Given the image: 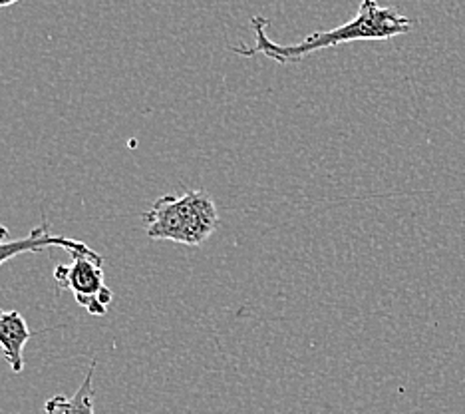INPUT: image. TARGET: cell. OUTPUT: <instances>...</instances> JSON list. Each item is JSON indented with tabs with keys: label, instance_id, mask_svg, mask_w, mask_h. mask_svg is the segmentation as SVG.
<instances>
[{
	"label": "cell",
	"instance_id": "52a82bcc",
	"mask_svg": "<svg viewBox=\"0 0 465 414\" xmlns=\"http://www.w3.org/2000/svg\"><path fill=\"white\" fill-rule=\"evenodd\" d=\"M16 0H10V3H0V8H6V6H13Z\"/></svg>",
	"mask_w": 465,
	"mask_h": 414
},
{
	"label": "cell",
	"instance_id": "3957f363",
	"mask_svg": "<svg viewBox=\"0 0 465 414\" xmlns=\"http://www.w3.org/2000/svg\"><path fill=\"white\" fill-rule=\"evenodd\" d=\"M70 263L54 268V281L60 291H70L80 307L94 317H104L110 311L114 295L105 285L104 255L94 251H70Z\"/></svg>",
	"mask_w": 465,
	"mask_h": 414
},
{
	"label": "cell",
	"instance_id": "5b68a950",
	"mask_svg": "<svg viewBox=\"0 0 465 414\" xmlns=\"http://www.w3.org/2000/svg\"><path fill=\"white\" fill-rule=\"evenodd\" d=\"M30 338H33V331L23 315L0 309V350L16 375L25 370V347Z\"/></svg>",
	"mask_w": 465,
	"mask_h": 414
},
{
	"label": "cell",
	"instance_id": "8992f818",
	"mask_svg": "<svg viewBox=\"0 0 465 414\" xmlns=\"http://www.w3.org/2000/svg\"><path fill=\"white\" fill-rule=\"evenodd\" d=\"M94 373H96V360L88 367L86 377L72 397L54 395L46 400L45 414H96L94 412Z\"/></svg>",
	"mask_w": 465,
	"mask_h": 414
},
{
	"label": "cell",
	"instance_id": "6da1fadb",
	"mask_svg": "<svg viewBox=\"0 0 465 414\" xmlns=\"http://www.w3.org/2000/svg\"><path fill=\"white\" fill-rule=\"evenodd\" d=\"M411 25L414 23L408 16L400 15L398 10L380 6L374 0H364L352 20L332 30H316L297 42V45H279V42H274L267 35L269 20L265 16H252L251 28L255 32V45H239L231 46V50L247 58L262 55L279 64H297L302 58L314 55V52L344 45V42L388 40L406 35Z\"/></svg>",
	"mask_w": 465,
	"mask_h": 414
},
{
	"label": "cell",
	"instance_id": "277c9868",
	"mask_svg": "<svg viewBox=\"0 0 465 414\" xmlns=\"http://www.w3.org/2000/svg\"><path fill=\"white\" fill-rule=\"evenodd\" d=\"M50 247H62L70 251H88L90 247L80 239H70L64 236H52L48 229V223H42V226L35 227L25 237L13 239L10 237L8 227L0 223V268L10 259L18 257L23 253H40Z\"/></svg>",
	"mask_w": 465,
	"mask_h": 414
},
{
	"label": "cell",
	"instance_id": "7a4b0ae2",
	"mask_svg": "<svg viewBox=\"0 0 465 414\" xmlns=\"http://www.w3.org/2000/svg\"><path fill=\"white\" fill-rule=\"evenodd\" d=\"M150 239L173 241L197 247L219 227V214L213 197L203 189H189L182 196H162L142 216Z\"/></svg>",
	"mask_w": 465,
	"mask_h": 414
}]
</instances>
